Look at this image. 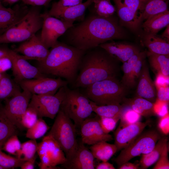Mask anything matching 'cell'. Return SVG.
I'll list each match as a JSON object with an SVG mask.
<instances>
[{
  "instance_id": "cell-1",
  "label": "cell",
  "mask_w": 169,
  "mask_h": 169,
  "mask_svg": "<svg viewBox=\"0 0 169 169\" xmlns=\"http://www.w3.org/2000/svg\"><path fill=\"white\" fill-rule=\"evenodd\" d=\"M61 36L63 42L86 51L107 41L123 39L125 34L113 15L106 18L90 13Z\"/></svg>"
},
{
  "instance_id": "cell-2",
  "label": "cell",
  "mask_w": 169,
  "mask_h": 169,
  "mask_svg": "<svg viewBox=\"0 0 169 169\" xmlns=\"http://www.w3.org/2000/svg\"><path fill=\"white\" fill-rule=\"evenodd\" d=\"M86 51L58 41L51 48L46 58L38 62L37 68L45 75L59 77L73 82L76 79L81 59Z\"/></svg>"
},
{
  "instance_id": "cell-3",
  "label": "cell",
  "mask_w": 169,
  "mask_h": 169,
  "mask_svg": "<svg viewBox=\"0 0 169 169\" xmlns=\"http://www.w3.org/2000/svg\"><path fill=\"white\" fill-rule=\"evenodd\" d=\"M117 61L99 46L86 51L79 65L75 86L86 88L96 82L116 77L119 71Z\"/></svg>"
},
{
  "instance_id": "cell-4",
  "label": "cell",
  "mask_w": 169,
  "mask_h": 169,
  "mask_svg": "<svg viewBox=\"0 0 169 169\" xmlns=\"http://www.w3.org/2000/svg\"><path fill=\"white\" fill-rule=\"evenodd\" d=\"M86 88L85 95L98 105L120 104L128 89L116 77L96 82Z\"/></svg>"
},
{
  "instance_id": "cell-5",
  "label": "cell",
  "mask_w": 169,
  "mask_h": 169,
  "mask_svg": "<svg viewBox=\"0 0 169 169\" xmlns=\"http://www.w3.org/2000/svg\"><path fill=\"white\" fill-rule=\"evenodd\" d=\"M0 36V44L24 42L42 28L43 19L36 6Z\"/></svg>"
},
{
  "instance_id": "cell-6",
  "label": "cell",
  "mask_w": 169,
  "mask_h": 169,
  "mask_svg": "<svg viewBox=\"0 0 169 169\" xmlns=\"http://www.w3.org/2000/svg\"><path fill=\"white\" fill-rule=\"evenodd\" d=\"M76 128L72 120L60 110L48 134L59 144L65 154L67 160L73 157L77 149Z\"/></svg>"
},
{
  "instance_id": "cell-7",
  "label": "cell",
  "mask_w": 169,
  "mask_h": 169,
  "mask_svg": "<svg viewBox=\"0 0 169 169\" xmlns=\"http://www.w3.org/2000/svg\"><path fill=\"white\" fill-rule=\"evenodd\" d=\"M65 89V95L60 110L73 121L76 128H79L93 112L90 100L77 90L69 89L67 85Z\"/></svg>"
},
{
  "instance_id": "cell-8",
  "label": "cell",
  "mask_w": 169,
  "mask_h": 169,
  "mask_svg": "<svg viewBox=\"0 0 169 169\" xmlns=\"http://www.w3.org/2000/svg\"><path fill=\"white\" fill-rule=\"evenodd\" d=\"M161 137L154 130L142 132L128 146L121 150L114 161L119 166L135 157L149 153Z\"/></svg>"
},
{
  "instance_id": "cell-9",
  "label": "cell",
  "mask_w": 169,
  "mask_h": 169,
  "mask_svg": "<svg viewBox=\"0 0 169 169\" xmlns=\"http://www.w3.org/2000/svg\"><path fill=\"white\" fill-rule=\"evenodd\" d=\"M65 86L60 88L53 95L32 94L28 107L36 111L39 118L54 119L64 97Z\"/></svg>"
},
{
  "instance_id": "cell-10",
  "label": "cell",
  "mask_w": 169,
  "mask_h": 169,
  "mask_svg": "<svg viewBox=\"0 0 169 169\" xmlns=\"http://www.w3.org/2000/svg\"><path fill=\"white\" fill-rule=\"evenodd\" d=\"M37 153L40 159L38 166L41 169H57L67 161L63 151L56 141L50 136H44L38 144Z\"/></svg>"
},
{
  "instance_id": "cell-11",
  "label": "cell",
  "mask_w": 169,
  "mask_h": 169,
  "mask_svg": "<svg viewBox=\"0 0 169 169\" xmlns=\"http://www.w3.org/2000/svg\"><path fill=\"white\" fill-rule=\"evenodd\" d=\"M41 16L43 23L39 38L43 44L49 49L55 45L58 39L74 24L51 16L47 12L41 14Z\"/></svg>"
},
{
  "instance_id": "cell-12",
  "label": "cell",
  "mask_w": 169,
  "mask_h": 169,
  "mask_svg": "<svg viewBox=\"0 0 169 169\" xmlns=\"http://www.w3.org/2000/svg\"><path fill=\"white\" fill-rule=\"evenodd\" d=\"M32 95L28 91L23 90L4 101L3 110L18 128H22L20 125L21 119L28 108Z\"/></svg>"
},
{
  "instance_id": "cell-13",
  "label": "cell",
  "mask_w": 169,
  "mask_h": 169,
  "mask_svg": "<svg viewBox=\"0 0 169 169\" xmlns=\"http://www.w3.org/2000/svg\"><path fill=\"white\" fill-rule=\"evenodd\" d=\"M68 81L61 78H52L47 77L23 80L18 84L23 90L32 94L38 95L55 94L61 87L67 85Z\"/></svg>"
},
{
  "instance_id": "cell-14",
  "label": "cell",
  "mask_w": 169,
  "mask_h": 169,
  "mask_svg": "<svg viewBox=\"0 0 169 169\" xmlns=\"http://www.w3.org/2000/svg\"><path fill=\"white\" fill-rule=\"evenodd\" d=\"M9 58L12 63V69L14 80L17 84L24 80L47 77L37 67L28 62L26 57L19 55L14 50H10Z\"/></svg>"
},
{
  "instance_id": "cell-15",
  "label": "cell",
  "mask_w": 169,
  "mask_h": 169,
  "mask_svg": "<svg viewBox=\"0 0 169 169\" xmlns=\"http://www.w3.org/2000/svg\"><path fill=\"white\" fill-rule=\"evenodd\" d=\"M98 115L86 119L80 126L81 141L84 144L92 145L102 141L113 140L112 136L104 132L99 122Z\"/></svg>"
},
{
  "instance_id": "cell-16",
  "label": "cell",
  "mask_w": 169,
  "mask_h": 169,
  "mask_svg": "<svg viewBox=\"0 0 169 169\" xmlns=\"http://www.w3.org/2000/svg\"><path fill=\"white\" fill-rule=\"evenodd\" d=\"M151 122V120H148L144 122L138 121L124 126H118L114 134V144L117 151L128 146Z\"/></svg>"
},
{
  "instance_id": "cell-17",
  "label": "cell",
  "mask_w": 169,
  "mask_h": 169,
  "mask_svg": "<svg viewBox=\"0 0 169 169\" xmlns=\"http://www.w3.org/2000/svg\"><path fill=\"white\" fill-rule=\"evenodd\" d=\"M14 51L22 54L28 59H35L38 62L44 60L49 52L39 37L35 34L23 42Z\"/></svg>"
},
{
  "instance_id": "cell-18",
  "label": "cell",
  "mask_w": 169,
  "mask_h": 169,
  "mask_svg": "<svg viewBox=\"0 0 169 169\" xmlns=\"http://www.w3.org/2000/svg\"><path fill=\"white\" fill-rule=\"evenodd\" d=\"M94 159L91 151L81 141L73 157L61 165L67 169H94Z\"/></svg>"
},
{
  "instance_id": "cell-19",
  "label": "cell",
  "mask_w": 169,
  "mask_h": 169,
  "mask_svg": "<svg viewBox=\"0 0 169 169\" xmlns=\"http://www.w3.org/2000/svg\"><path fill=\"white\" fill-rule=\"evenodd\" d=\"M99 46L104 49L114 59L123 63L140 52L137 47L134 45L112 41L102 44Z\"/></svg>"
},
{
  "instance_id": "cell-20",
  "label": "cell",
  "mask_w": 169,
  "mask_h": 169,
  "mask_svg": "<svg viewBox=\"0 0 169 169\" xmlns=\"http://www.w3.org/2000/svg\"><path fill=\"white\" fill-rule=\"evenodd\" d=\"M136 94V96L145 99L154 103L156 99V92L154 82L151 79L149 68L146 61L139 77Z\"/></svg>"
},
{
  "instance_id": "cell-21",
  "label": "cell",
  "mask_w": 169,
  "mask_h": 169,
  "mask_svg": "<svg viewBox=\"0 0 169 169\" xmlns=\"http://www.w3.org/2000/svg\"><path fill=\"white\" fill-rule=\"evenodd\" d=\"M114 2L118 15L122 21L131 29H137L142 22V17L128 8L121 0H112Z\"/></svg>"
},
{
  "instance_id": "cell-22",
  "label": "cell",
  "mask_w": 169,
  "mask_h": 169,
  "mask_svg": "<svg viewBox=\"0 0 169 169\" xmlns=\"http://www.w3.org/2000/svg\"><path fill=\"white\" fill-rule=\"evenodd\" d=\"M27 9H0V36L20 20L27 13Z\"/></svg>"
},
{
  "instance_id": "cell-23",
  "label": "cell",
  "mask_w": 169,
  "mask_h": 169,
  "mask_svg": "<svg viewBox=\"0 0 169 169\" xmlns=\"http://www.w3.org/2000/svg\"><path fill=\"white\" fill-rule=\"evenodd\" d=\"M93 0H87L80 4L65 8L57 18L72 23L76 21L80 22L84 19L85 11Z\"/></svg>"
},
{
  "instance_id": "cell-24",
  "label": "cell",
  "mask_w": 169,
  "mask_h": 169,
  "mask_svg": "<svg viewBox=\"0 0 169 169\" xmlns=\"http://www.w3.org/2000/svg\"><path fill=\"white\" fill-rule=\"evenodd\" d=\"M124 105L131 107L141 116L146 117L156 115L153 110L154 103L141 97L136 96L133 98H124Z\"/></svg>"
},
{
  "instance_id": "cell-25",
  "label": "cell",
  "mask_w": 169,
  "mask_h": 169,
  "mask_svg": "<svg viewBox=\"0 0 169 169\" xmlns=\"http://www.w3.org/2000/svg\"><path fill=\"white\" fill-rule=\"evenodd\" d=\"M142 25L144 30L147 34H156L161 29L169 24L168 10L148 18Z\"/></svg>"
},
{
  "instance_id": "cell-26",
  "label": "cell",
  "mask_w": 169,
  "mask_h": 169,
  "mask_svg": "<svg viewBox=\"0 0 169 169\" xmlns=\"http://www.w3.org/2000/svg\"><path fill=\"white\" fill-rule=\"evenodd\" d=\"M143 42L149 52L156 54L169 55V43L156 34L146 33L144 38Z\"/></svg>"
},
{
  "instance_id": "cell-27",
  "label": "cell",
  "mask_w": 169,
  "mask_h": 169,
  "mask_svg": "<svg viewBox=\"0 0 169 169\" xmlns=\"http://www.w3.org/2000/svg\"><path fill=\"white\" fill-rule=\"evenodd\" d=\"M19 84L6 73L0 78V104L21 91Z\"/></svg>"
},
{
  "instance_id": "cell-28",
  "label": "cell",
  "mask_w": 169,
  "mask_h": 169,
  "mask_svg": "<svg viewBox=\"0 0 169 169\" xmlns=\"http://www.w3.org/2000/svg\"><path fill=\"white\" fill-rule=\"evenodd\" d=\"M167 142L168 138L166 136L161 137L150 152L143 154L139 163L140 169H147L156 162L166 143Z\"/></svg>"
},
{
  "instance_id": "cell-29",
  "label": "cell",
  "mask_w": 169,
  "mask_h": 169,
  "mask_svg": "<svg viewBox=\"0 0 169 169\" xmlns=\"http://www.w3.org/2000/svg\"><path fill=\"white\" fill-rule=\"evenodd\" d=\"M95 158L102 161H108L117 151L115 144L102 141L92 145L90 147Z\"/></svg>"
},
{
  "instance_id": "cell-30",
  "label": "cell",
  "mask_w": 169,
  "mask_h": 169,
  "mask_svg": "<svg viewBox=\"0 0 169 169\" xmlns=\"http://www.w3.org/2000/svg\"><path fill=\"white\" fill-rule=\"evenodd\" d=\"M17 127L5 113L3 105L0 104V148L11 136L17 134Z\"/></svg>"
},
{
  "instance_id": "cell-31",
  "label": "cell",
  "mask_w": 169,
  "mask_h": 169,
  "mask_svg": "<svg viewBox=\"0 0 169 169\" xmlns=\"http://www.w3.org/2000/svg\"><path fill=\"white\" fill-rule=\"evenodd\" d=\"M88 8L90 13L106 18L113 15L116 11L110 0H94Z\"/></svg>"
},
{
  "instance_id": "cell-32",
  "label": "cell",
  "mask_w": 169,
  "mask_h": 169,
  "mask_svg": "<svg viewBox=\"0 0 169 169\" xmlns=\"http://www.w3.org/2000/svg\"><path fill=\"white\" fill-rule=\"evenodd\" d=\"M151 67L157 71L166 76L169 75V55L146 52Z\"/></svg>"
},
{
  "instance_id": "cell-33",
  "label": "cell",
  "mask_w": 169,
  "mask_h": 169,
  "mask_svg": "<svg viewBox=\"0 0 169 169\" xmlns=\"http://www.w3.org/2000/svg\"><path fill=\"white\" fill-rule=\"evenodd\" d=\"M168 1L169 0H146L142 21L155 14L168 10Z\"/></svg>"
},
{
  "instance_id": "cell-34",
  "label": "cell",
  "mask_w": 169,
  "mask_h": 169,
  "mask_svg": "<svg viewBox=\"0 0 169 169\" xmlns=\"http://www.w3.org/2000/svg\"><path fill=\"white\" fill-rule=\"evenodd\" d=\"M93 112L100 117L120 118L123 105L120 104L98 105L90 100Z\"/></svg>"
},
{
  "instance_id": "cell-35",
  "label": "cell",
  "mask_w": 169,
  "mask_h": 169,
  "mask_svg": "<svg viewBox=\"0 0 169 169\" xmlns=\"http://www.w3.org/2000/svg\"><path fill=\"white\" fill-rule=\"evenodd\" d=\"M140 52L134 55L126 61L123 63L122 69L124 74L121 83L128 89L134 86L132 79L133 66L138 59Z\"/></svg>"
},
{
  "instance_id": "cell-36",
  "label": "cell",
  "mask_w": 169,
  "mask_h": 169,
  "mask_svg": "<svg viewBox=\"0 0 169 169\" xmlns=\"http://www.w3.org/2000/svg\"><path fill=\"white\" fill-rule=\"evenodd\" d=\"M49 128L45 121L42 118H39L36 123L28 129L26 137L30 139L36 140L43 136Z\"/></svg>"
},
{
  "instance_id": "cell-37",
  "label": "cell",
  "mask_w": 169,
  "mask_h": 169,
  "mask_svg": "<svg viewBox=\"0 0 169 169\" xmlns=\"http://www.w3.org/2000/svg\"><path fill=\"white\" fill-rule=\"evenodd\" d=\"M38 143L36 140L30 139L21 144L20 152L17 158H22L26 161L36 158L35 153L37 152Z\"/></svg>"
},
{
  "instance_id": "cell-38",
  "label": "cell",
  "mask_w": 169,
  "mask_h": 169,
  "mask_svg": "<svg viewBox=\"0 0 169 169\" xmlns=\"http://www.w3.org/2000/svg\"><path fill=\"white\" fill-rule=\"evenodd\" d=\"M120 115L119 127H122L139 121L141 115L129 106L123 105Z\"/></svg>"
},
{
  "instance_id": "cell-39",
  "label": "cell",
  "mask_w": 169,
  "mask_h": 169,
  "mask_svg": "<svg viewBox=\"0 0 169 169\" xmlns=\"http://www.w3.org/2000/svg\"><path fill=\"white\" fill-rule=\"evenodd\" d=\"M83 0H59L53 3L50 10L47 12L49 15L57 18L64 9L82 3Z\"/></svg>"
},
{
  "instance_id": "cell-40",
  "label": "cell",
  "mask_w": 169,
  "mask_h": 169,
  "mask_svg": "<svg viewBox=\"0 0 169 169\" xmlns=\"http://www.w3.org/2000/svg\"><path fill=\"white\" fill-rule=\"evenodd\" d=\"M25 161L22 158L13 157L5 154L0 148V166L4 169L20 167Z\"/></svg>"
},
{
  "instance_id": "cell-41",
  "label": "cell",
  "mask_w": 169,
  "mask_h": 169,
  "mask_svg": "<svg viewBox=\"0 0 169 169\" xmlns=\"http://www.w3.org/2000/svg\"><path fill=\"white\" fill-rule=\"evenodd\" d=\"M21 146V144L17 135L15 134L11 136L5 141L1 149L2 150L15 156L17 157L20 152Z\"/></svg>"
},
{
  "instance_id": "cell-42",
  "label": "cell",
  "mask_w": 169,
  "mask_h": 169,
  "mask_svg": "<svg viewBox=\"0 0 169 169\" xmlns=\"http://www.w3.org/2000/svg\"><path fill=\"white\" fill-rule=\"evenodd\" d=\"M38 117L36 111L32 108L28 107L21 119L20 125L22 128L28 129L31 127L36 123Z\"/></svg>"
},
{
  "instance_id": "cell-43",
  "label": "cell",
  "mask_w": 169,
  "mask_h": 169,
  "mask_svg": "<svg viewBox=\"0 0 169 169\" xmlns=\"http://www.w3.org/2000/svg\"><path fill=\"white\" fill-rule=\"evenodd\" d=\"M146 52L140 51L138 59L133 65L132 79L134 86L136 84L137 79H139L143 66L146 61Z\"/></svg>"
},
{
  "instance_id": "cell-44",
  "label": "cell",
  "mask_w": 169,
  "mask_h": 169,
  "mask_svg": "<svg viewBox=\"0 0 169 169\" xmlns=\"http://www.w3.org/2000/svg\"><path fill=\"white\" fill-rule=\"evenodd\" d=\"M128 8L135 13L140 15L142 14L146 0H121Z\"/></svg>"
},
{
  "instance_id": "cell-45",
  "label": "cell",
  "mask_w": 169,
  "mask_h": 169,
  "mask_svg": "<svg viewBox=\"0 0 169 169\" xmlns=\"http://www.w3.org/2000/svg\"><path fill=\"white\" fill-rule=\"evenodd\" d=\"M120 119L118 118L100 117L99 122L104 132L109 133L115 129Z\"/></svg>"
},
{
  "instance_id": "cell-46",
  "label": "cell",
  "mask_w": 169,
  "mask_h": 169,
  "mask_svg": "<svg viewBox=\"0 0 169 169\" xmlns=\"http://www.w3.org/2000/svg\"><path fill=\"white\" fill-rule=\"evenodd\" d=\"M168 142L163 148L161 155L156 161L153 169H169V161L168 158Z\"/></svg>"
},
{
  "instance_id": "cell-47",
  "label": "cell",
  "mask_w": 169,
  "mask_h": 169,
  "mask_svg": "<svg viewBox=\"0 0 169 169\" xmlns=\"http://www.w3.org/2000/svg\"><path fill=\"white\" fill-rule=\"evenodd\" d=\"M168 104L156 99L154 103L153 110L156 115L161 117L169 113Z\"/></svg>"
},
{
  "instance_id": "cell-48",
  "label": "cell",
  "mask_w": 169,
  "mask_h": 169,
  "mask_svg": "<svg viewBox=\"0 0 169 169\" xmlns=\"http://www.w3.org/2000/svg\"><path fill=\"white\" fill-rule=\"evenodd\" d=\"M158 127L161 131L165 135L169 133V113L161 117L158 123Z\"/></svg>"
},
{
  "instance_id": "cell-49",
  "label": "cell",
  "mask_w": 169,
  "mask_h": 169,
  "mask_svg": "<svg viewBox=\"0 0 169 169\" xmlns=\"http://www.w3.org/2000/svg\"><path fill=\"white\" fill-rule=\"evenodd\" d=\"M156 99L169 103V87H156Z\"/></svg>"
},
{
  "instance_id": "cell-50",
  "label": "cell",
  "mask_w": 169,
  "mask_h": 169,
  "mask_svg": "<svg viewBox=\"0 0 169 169\" xmlns=\"http://www.w3.org/2000/svg\"><path fill=\"white\" fill-rule=\"evenodd\" d=\"M169 76L165 75L161 73H157L154 82L156 88L169 86Z\"/></svg>"
},
{
  "instance_id": "cell-51",
  "label": "cell",
  "mask_w": 169,
  "mask_h": 169,
  "mask_svg": "<svg viewBox=\"0 0 169 169\" xmlns=\"http://www.w3.org/2000/svg\"><path fill=\"white\" fill-rule=\"evenodd\" d=\"M12 67V63L10 58L4 57L0 59V73H5Z\"/></svg>"
},
{
  "instance_id": "cell-52",
  "label": "cell",
  "mask_w": 169,
  "mask_h": 169,
  "mask_svg": "<svg viewBox=\"0 0 169 169\" xmlns=\"http://www.w3.org/2000/svg\"><path fill=\"white\" fill-rule=\"evenodd\" d=\"M139 164H137L129 162H125L119 166V169H140Z\"/></svg>"
},
{
  "instance_id": "cell-53",
  "label": "cell",
  "mask_w": 169,
  "mask_h": 169,
  "mask_svg": "<svg viewBox=\"0 0 169 169\" xmlns=\"http://www.w3.org/2000/svg\"><path fill=\"white\" fill-rule=\"evenodd\" d=\"M36 158L32 160L25 161L20 166L21 169H33Z\"/></svg>"
},
{
  "instance_id": "cell-54",
  "label": "cell",
  "mask_w": 169,
  "mask_h": 169,
  "mask_svg": "<svg viewBox=\"0 0 169 169\" xmlns=\"http://www.w3.org/2000/svg\"><path fill=\"white\" fill-rule=\"evenodd\" d=\"M96 169H115L113 165L107 161H102L96 167Z\"/></svg>"
},
{
  "instance_id": "cell-55",
  "label": "cell",
  "mask_w": 169,
  "mask_h": 169,
  "mask_svg": "<svg viewBox=\"0 0 169 169\" xmlns=\"http://www.w3.org/2000/svg\"><path fill=\"white\" fill-rule=\"evenodd\" d=\"M52 0H35L32 6H47Z\"/></svg>"
},
{
  "instance_id": "cell-56",
  "label": "cell",
  "mask_w": 169,
  "mask_h": 169,
  "mask_svg": "<svg viewBox=\"0 0 169 169\" xmlns=\"http://www.w3.org/2000/svg\"><path fill=\"white\" fill-rule=\"evenodd\" d=\"M10 50L5 48H0V59L4 57L9 58Z\"/></svg>"
},
{
  "instance_id": "cell-57",
  "label": "cell",
  "mask_w": 169,
  "mask_h": 169,
  "mask_svg": "<svg viewBox=\"0 0 169 169\" xmlns=\"http://www.w3.org/2000/svg\"><path fill=\"white\" fill-rule=\"evenodd\" d=\"M161 37L162 38L169 43V24L166 26L164 32L162 33Z\"/></svg>"
},
{
  "instance_id": "cell-58",
  "label": "cell",
  "mask_w": 169,
  "mask_h": 169,
  "mask_svg": "<svg viewBox=\"0 0 169 169\" xmlns=\"http://www.w3.org/2000/svg\"><path fill=\"white\" fill-rule=\"evenodd\" d=\"M5 2L13 4L14 3L19 0H3Z\"/></svg>"
},
{
  "instance_id": "cell-59",
  "label": "cell",
  "mask_w": 169,
  "mask_h": 169,
  "mask_svg": "<svg viewBox=\"0 0 169 169\" xmlns=\"http://www.w3.org/2000/svg\"><path fill=\"white\" fill-rule=\"evenodd\" d=\"M7 8H6L4 7L3 5L2 4L1 1L0 0V9H6Z\"/></svg>"
},
{
  "instance_id": "cell-60",
  "label": "cell",
  "mask_w": 169,
  "mask_h": 169,
  "mask_svg": "<svg viewBox=\"0 0 169 169\" xmlns=\"http://www.w3.org/2000/svg\"><path fill=\"white\" fill-rule=\"evenodd\" d=\"M0 169H4L3 167L0 166Z\"/></svg>"
},
{
  "instance_id": "cell-61",
  "label": "cell",
  "mask_w": 169,
  "mask_h": 169,
  "mask_svg": "<svg viewBox=\"0 0 169 169\" xmlns=\"http://www.w3.org/2000/svg\"><path fill=\"white\" fill-rule=\"evenodd\" d=\"M2 74H1V73H0V78L1 77V76Z\"/></svg>"
}]
</instances>
